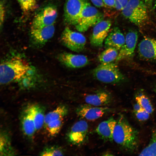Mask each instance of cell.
<instances>
[{
	"label": "cell",
	"instance_id": "3957f363",
	"mask_svg": "<svg viewBox=\"0 0 156 156\" xmlns=\"http://www.w3.org/2000/svg\"><path fill=\"white\" fill-rule=\"evenodd\" d=\"M147 6L141 0H130L122 11L123 16L138 26L145 24L148 19Z\"/></svg>",
	"mask_w": 156,
	"mask_h": 156
},
{
	"label": "cell",
	"instance_id": "4dcf8cb0",
	"mask_svg": "<svg viewBox=\"0 0 156 156\" xmlns=\"http://www.w3.org/2000/svg\"><path fill=\"white\" fill-rule=\"evenodd\" d=\"M0 25L1 26L3 22L5 15V10L3 3L2 1L0 3Z\"/></svg>",
	"mask_w": 156,
	"mask_h": 156
},
{
	"label": "cell",
	"instance_id": "9a60e30c",
	"mask_svg": "<svg viewBox=\"0 0 156 156\" xmlns=\"http://www.w3.org/2000/svg\"><path fill=\"white\" fill-rule=\"evenodd\" d=\"M55 31L53 24L39 28H31L30 35L34 42L36 44H42L53 36Z\"/></svg>",
	"mask_w": 156,
	"mask_h": 156
},
{
	"label": "cell",
	"instance_id": "ba28073f",
	"mask_svg": "<svg viewBox=\"0 0 156 156\" xmlns=\"http://www.w3.org/2000/svg\"><path fill=\"white\" fill-rule=\"evenodd\" d=\"M57 16L55 6L49 5L40 9L35 15L31 28H36L53 25Z\"/></svg>",
	"mask_w": 156,
	"mask_h": 156
},
{
	"label": "cell",
	"instance_id": "277c9868",
	"mask_svg": "<svg viewBox=\"0 0 156 156\" xmlns=\"http://www.w3.org/2000/svg\"><path fill=\"white\" fill-rule=\"evenodd\" d=\"M93 74L99 81L107 83H118L125 79L118 66L113 62L101 63L93 70Z\"/></svg>",
	"mask_w": 156,
	"mask_h": 156
},
{
	"label": "cell",
	"instance_id": "f1b7e54d",
	"mask_svg": "<svg viewBox=\"0 0 156 156\" xmlns=\"http://www.w3.org/2000/svg\"><path fill=\"white\" fill-rule=\"evenodd\" d=\"M135 113L137 119L140 121L146 120L149 117L150 114L143 109Z\"/></svg>",
	"mask_w": 156,
	"mask_h": 156
},
{
	"label": "cell",
	"instance_id": "e575fe53",
	"mask_svg": "<svg viewBox=\"0 0 156 156\" xmlns=\"http://www.w3.org/2000/svg\"><path fill=\"white\" fill-rule=\"evenodd\" d=\"M148 7L150 8L152 6L153 0H144Z\"/></svg>",
	"mask_w": 156,
	"mask_h": 156
},
{
	"label": "cell",
	"instance_id": "ffe728a7",
	"mask_svg": "<svg viewBox=\"0 0 156 156\" xmlns=\"http://www.w3.org/2000/svg\"><path fill=\"white\" fill-rule=\"evenodd\" d=\"M32 112L36 131L40 129L44 124L45 115L44 109L38 104L31 105Z\"/></svg>",
	"mask_w": 156,
	"mask_h": 156
},
{
	"label": "cell",
	"instance_id": "8d00e7d4",
	"mask_svg": "<svg viewBox=\"0 0 156 156\" xmlns=\"http://www.w3.org/2000/svg\"><path fill=\"white\" fill-rule=\"evenodd\" d=\"M154 8L156 10V0H154Z\"/></svg>",
	"mask_w": 156,
	"mask_h": 156
},
{
	"label": "cell",
	"instance_id": "2e32d148",
	"mask_svg": "<svg viewBox=\"0 0 156 156\" xmlns=\"http://www.w3.org/2000/svg\"><path fill=\"white\" fill-rule=\"evenodd\" d=\"M21 125L24 134L32 138L36 131L32 112L31 105L27 106L23 110L21 118Z\"/></svg>",
	"mask_w": 156,
	"mask_h": 156
},
{
	"label": "cell",
	"instance_id": "f546056e",
	"mask_svg": "<svg viewBox=\"0 0 156 156\" xmlns=\"http://www.w3.org/2000/svg\"><path fill=\"white\" fill-rule=\"evenodd\" d=\"M130 0H115V8L118 10H122Z\"/></svg>",
	"mask_w": 156,
	"mask_h": 156
},
{
	"label": "cell",
	"instance_id": "8fae6325",
	"mask_svg": "<svg viewBox=\"0 0 156 156\" xmlns=\"http://www.w3.org/2000/svg\"><path fill=\"white\" fill-rule=\"evenodd\" d=\"M110 110L108 107L96 106L87 104L78 106L76 112L77 116L82 118L93 120L101 117Z\"/></svg>",
	"mask_w": 156,
	"mask_h": 156
},
{
	"label": "cell",
	"instance_id": "8992f818",
	"mask_svg": "<svg viewBox=\"0 0 156 156\" xmlns=\"http://www.w3.org/2000/svg\"><path fill=\"white\" fill-rule=\"evenodd\" d=\"M60 40L65 46L77 52L83 51L86 43V39L83 35L72 30L68 27H66L63 31Z\"/></svg>",
	"mask_w": 156,
	"mask_h": 156
},
{
	"label": "cell",
	"instance_id": "836d02e7",
	"mask_svg": "<svg viewBox=\"0 0 156 156\" xmlns=\"http://www.w3.org/2000/svg\"><path fill=\"white\" fill-rule=\"evenodd\" d=\"M136 103L133 106V110L134 112L139 111L143 109L139 104L137 103Z\"/></svg>",
	"mask_w": 156,
	"mask_h": 156
},
{
	"label": "cell",
	"instance_id": "484cf974",
	"mask_svg": "<svg viewBox=\"0 0 156 156\" xmlns=\"http://www.w3.org/2000/svg\"><path fill=\"white\" fill-rule=\"evenodd\" d=\"M63 118L52 121L45 125L49 133L52 136L57 135L60 131L63 124Z\"/></svg>",
	"mask_w": 156,
	"mask_h": 156
},
{
	"label": "cell",
	"instance_id": "7c38bea8",
	"mask_svg": "<svg viewBox=\"0 0 156 156\" xmlns=\"http://www.w3.org/2000/svg\"><path fill=\"white\" fill-rule=\"evenodd\" d=\"M138 38V33L135 30H131L127 33L125 37V43L119 50L116 61L133 57Z\"/></svg>",
	"mask_w": 156,
	"mask_h": 156
},
{
	"label": "cell",
	"instance_id": "ac0fdd59",
	"mask_svg": "<svg viewBox=\"0 0 156 156\" xmlns=\"http://www.w3.org/2000/svg\"><path fill=\"white\" fill-rule=\"evenodd\" d=\"M125 42V37L118 27H114L109 31L104 41L106 48L112 47L119 51Z\"/></svg>",
	"mask_w": 156,
	"mask_h": 156
},
{
	"label": "cell",
	"instance_id": "d6986e66",
	"mask_svg": "<svg viewBox=\"0 0 156 156\" xmlns=\"http://www.w3.org/2000/svg\"><path fill=\"white\" fill-rule=\"evenodd\" d=\"M110 95L105 91L86 96L85 101L87 104L96 106H103L108 104L111 101Z\"/></svg>",
	"mask_w": 156,
	"mask_h": 156
},
{
	"label": "cell",
	"instance_id": "52a82bcc",
	"mask_svg": "<svg viewBox=\"0 0 156 156\" xmlns=\"http://www.w3.org/2000/svg\"><path fill=\"white\" fill-rule=\"evenodd\" d=\"M87 0H66L64 14V21L65 24L74 26L76 25Z\"/></svg>",
	"mask_w": 156,
	"mask_h": 156
},
{
	"label": "cell",
	"instance_id": "83f0119b",
	"mask_svg": "<svg viewBox=\"0 0 156 156\" xmlns=\"http://www.w3.org/2000/svg\"><path fill=\"white\" fill-rule=\"evenodd\" d=\"M62 149L60 147L52 146L44 149L41 153V155L44 156H61L64 155Z\"/></svg>",
	"mask_w": 156,
	"mask_h": 156
},
{
	"label": "cell",
	"instance_id": "4fadbf2b",
	"mask_svg": "<svg viewBox=\"0 0 156 156\" xmlns=\"http://www.w3.org/2000/svg\"><path fill=\"white\" fill-rule=\"evenodd\" d=\"M138 51L141 58L156 61V39L148 38L143 39L138 45Z\"/></svg>",
	"mask_w": 156,
	"mask_h": 156
},
{
	"label": "cell",
	"instance_id": "e0dca14e",
	"mask_svg": "<svg viewBox=\"0 0 156 156\" xmlns=\"http://www.w3.org/2000/svg\"><path fill=\"white\" fill-rule=\"evenodd\" d=\"M116 121L112 117L103 121L98 125L95 131L102 139L106 141L112 142Z\"/></svg>",
	"mask_w": 156,
	"mask_h": 156
},
{
	"label": "cell",
	"instance_id": "f35d334b",
	"mask_svg": "<svg viewBox=\"0 0 156 156\" xmlns=\"http://www.w3.org/2000/svg\"><path fill=\"white\" fill-rule=\"evenodd\" d=\"M154 73L156 74V72H154Z\"/></svg>",
	"mask_w": 156,
	"mask_h": 156
},
{
	"label": "cell",
	"instance_id": "5b68a950",
	"mask_svg": "<svg viewBox=\"0 0 156 156\" xmlns=\"http://www.w3.org/2000/svg\"><path fill=\"white\" fill-rule=\"evenodd\" d=\"M104 15L87 0L82 11L77 23L75 26L80 32L86 31L103 20Z\"/></svg>",
	"mask_w": 156,
	"mask_h": 156
},
{
	"label": "cell",
	"instance_id": "cb8c5ba5",
	"mask_svg": "<svg viewBox=\"0 0 156 156\" xmlns=\"http://www.w3.org/2000/svg\"><path fill=\"white\" fill-rule=\"evenodd\" d=\"M0 149L1 155H11L14 152L7 135L2 133L0 135Z\"/></svg>",
	"mask_w": 156,
	"mask_h": 156
},
{
	"label": "cell",
	"instance_id": "9c48e42d",
	"mask_svg": "<svg viewBox=\"0 0 156 156\" xmlns=\"http://www.w3.org/2000/svg\"><path fill=\"white\" fill-rule=\"evenodd\" d=\"M88 131L87 122L84 120L78 121L72 126L68 133V140L72 144L81 145L86 140Z\"/></svg>",
	"mask_w": 156,
	"mask_h": 156
},
{
	"label": "cell",
	"instance_id": "7a4b0ae2",
	"mask_svg": "<svg viewBox=\"0 0 156 156\" xmlns=\"http://www.w3.org/2000/svg\"><path fill=\"white\" fill-rule=\"evenodd\" d=\"M30 69L28 62L20 57L7 59L0 65V83L5 84L19 80Z\"/></svg>",
	"mask_w": 156,
	"mask_h": 156
},
{
	"label": "cell",
	"instance_id": "30bf717a",
	"mask_svg": "<svg viewBox=\"0 0 156 156\" xmlns=\"http://www.w3.org/2000/svg\"><path fill=\"white\" fill-rule=\"evenodd\" d=\"M112 25L109 19L103 20L94 27L90 37L91 44L95 47H101L110 31Z\"/></svg>",
	"mask_w": 156,
	"mask_h": 156
},
{
	"label": "cell",
	"instance_id": "1f68e13d",
	"mask_svg": "<svg viewBox=\"0 0 156 156\" xmlns=\"http://www.w3.org/2000/svg\"><path fill=\"white\" fill-rule=\"evenodd\" d=\"M92 3L98 7H106V5L102 0H90Z\"/></svg>",
	"mask_w": 156,
	"mask_h": 156
},
{
	"label": "cell",
	"instance_id": "7402d4cb",
	"mask_svg": "<svg viewBox=\"0 0 156 156\" xmlns=\"http://www.w3.org/2000/svg\"><path fill=\"white\" fill-rule=\"evenodd\" d=\"M118 50L112 47L106 48L99 55L98 59L101 63L112 62L116 60L118 55Z\"/></svg>",
	"mask_w": 156,
	"mask_h": 156
},
{
	"label": "cell",
	"instance_id": "4316f807",
	"mask_svg": "<svg viewBox=\"0 0 156 156\" xmlns=\"http://www.w3.org/2000/svg\"><path fill=\"white\" fill-rule=\"evenodd\" d=\"M23 12L27 14L36 8L38 0H17Z\"/></svg>",
	"mask_w": 156,
	"mask_h": 156
},
{
	"label": "cell",
	"instance_id": "5bb4252c",
	"mask_svg": "<svg viewBox=\"0 0 156 156\" xmlns=\"http://www.w3.org/2000/svg\"><path fill=\"white\" fill-rule=\"evenodd\" d=\"M60 61L67 67L78 68L87 65L89 61L88 57L82 55L75 54L67 52L60 53L59 56Z\"/></svg>",
	"mask_w": 156,
	"mask_h": 156
},
{
	"label": "cell",
	"instance_id": "44dd1931",
	"mask_svg": "<svg viewBox=\"0 0 156 156\" xmlns=\"http://www.w3.org/2000/svg\"><path fill=\"white\" fill-rule=\"evenodd\" d=\"M68 112V109L66 106L60 105L58 106L55 109L45 115L44 125L45 126L53 120L64 118L67 114Z\"/></svg>",
	"mask_w": 156,
	"mask_h": 156
},
{
	"label": "cell",
	"instance_id": "d590c367",
	"mask_svg": "<svg viewBox=\"0 0 156 156\" xmlns=\"http://www.w3.org/2000/svg\"><path fill=\"white\" fill-rule=\"evenodd\" d=\"M102 155L103 156H111L113 155L111 153L109 152H105Z\"/></svg>",
	"mask_w": 156,
	"mask_h": 156
},
{
	"label": "cell",
	"instance_id": "d6a6232c",
	"mask_svg": "<svg viewBox=\"0 0 156 156\" xmlns=\"http://www.w3.org/2000/svg\"><path fill=\"white\" fill-rule=\"evenodd\" d=\"M105 4L110 7L115 8V0H102Z\"/></svg>",
	"mask_w": 156,
	"mask_h": 156
},
{
	"label": "cell",
	"instance_id": "d4e9b609",
	"mask_svg": "<svg viewBox=\"0 0 156 156\" xmlns=\"http://www.w3.org/2000/svg\"><path fill=\"white\" fill-rule=\"evenodd\" d=\"M136 102L139 104L143 109L150 114L153 111V108L149 98L145 94L140 93L135 97Z\"/></svg>",
	"mask_w": 156,
	"mask_h": 156
},
{
	"label": "cell",
	"instance_id": "603a6c76",
	"mask_svg": "<svg viewBox=\"0 0 156 156\" xmlns=\"http://www.w3.org/2000/svg\"><path fill=\"white\" fill-rule=\"evenodd\" d=\"M139 155L156 156V129L152 132L150 142Z\"/></svg>",
	"mask_w": 156,
	"mask_h": 156
},
{
	"label": "cell",
	"instance_id": "6da1fadb",
	"mask_svg": "<svg viewBox=\"0 0 156 156\" xmlns=\"http://www.w3.org/2000/svg\"><path fill=\"white\" fill-rule=\"evenodd\" d=\"M113 140L129 152H133L138 147V131L122 114L119 115L116 121L113 134Z\"/></svg>",
	"mask_w": 156,
	"mask_h": 156
},
{
	"label": "cell",
	"instance_id": "74e56055",
	"mask_svg": "<svg viewBox=\"0 0 156 156\" xmlns=\"http://www.w3.org/2000/svg\"><path fill=\"white\" fill-rule=\"evenodd\" d=\"M154 91L156 94V86L155 87V88H154Z\"/></svg>",
	"mask_w": 156,
	"mask_h": 156
}]
</instances>
